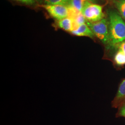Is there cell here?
Listing matches in <instances>:
<instances>
[{
	"instance_id": "6",
	"label": "cell",
	"mask_w": 125,
	"mask_h": 125,
	"mask_svg": "<svg viewBox=\"0 0 125 125\" xmlns=\"http://www.w3.org/2000/svg\"><path fill=\"white\" fill-rule=\"evenodd\" d=\"M58 26L65 31L71 32L75 29L74 20L70 17L62 19L58 21Z\"/></svg>"
},
{
	"instance_id": "14",
	"label": "cell",
	"mask_w": 125,
	"mask_h": 125,
	"mask_svg": "<svg viewBox=\"0 0 125 125\" xmlns=\"http://www.w3.org/2000/svg\"><path fill=\"white\" fill-rule=\"evenodd\" d=\"M116 46L118 47V50H121L125 55V40Z\"/></svg>"
},
{
	"instance_id": "1",
	"label": "cell",
	"mask_w": 125,
	"mask_h": 125,
	"mask_svg": "<svg viewBox=\"0 0 125 125\" xmlns=\"http://www.w3.org/2000/svg\"><path fill=\"white\" fill-rule=\"evenodd\" d=\"M109 40L108 45L115 46L125 40V22L119 13L115 11L108 13Z\"/></svg>"
},
{
	"instance_id": "8",
	"label": "cell",
	"mask_w": 125,
	"mask_h": 125,
	"mask_svg": "<svg viewBox=\"0 0 125 125\" xmlns=\"http://www.w3.org/2000/svg\"><path fill=\"white\" fill-rule=\"evenodd\" d=\"M115 5L121 17L125 20V0H115Z\"/></svg>"
},
{
	"instance_id": "9",
	"label": "cell",
	"mask_w": 125,
	"mask_h": 125,
	"mask_svg": "<svg viewBox=\"0 0 125 125\" xmlns=\"http://www.w3.org/2000/svg\"><path fill=\"white\" fill-rule=\"evenodd\" d=\"M70 2L71 0H42V4L61 5L69 6L70 4Z\"/></svg>"
},
{
	"instance_id": "4",
	"label": "cell",
	"mask_w": 125,
	"mask_h": 125,
	"mask_svg": "<svg viewBox=\"0 0 125 125\" xmlns=\"http://www.w3.org/2000/svg\"><path fill=\"white\" fill-rule=\"evenodd\" d=\"M41 7L43 8L52 18L58 21L70 17L71 15L69 5L42 4Z\"/></svg>"
},
{
	"instance_id": "11",
	"label": "cell",
	"mask_w": 125,
	"mask_h": 125,
	"mask_svg": "<svg viewBox=\"0 0 125 125\" xmlns=\"http://www.w3.org/2000/svg\"><path fill=\"white\" fill-rule=\"evenodd\" d=\"M75 29L80 26L81 25L86 23L87 22V20H86L84 16L82 13H78L76 16L73 18Z\"/></svg>"
},
{
	"instance_id": "17",
	"label": "cell",
	"mask_w": 125,
	"mask_h": 125,
	"mask_svg": "<svg viewBox=\"0 0 125 125\" xmlns=\"http://www.w3.org/2000/svg\"></svg>"
},
{
	"instance_id": "5",
	"label": "cell",
	"mask_w": 125,
	"mask_h": 125,
	"mask_svg": "<svg viewBox=\"0 0 125 125\" xmlns=\"http://www.w3.org/2000/svg\"><path fill=\"white\" fill-rule=\"evenodd\" d=\"M70 33L75 36H84L91 38H93L94 36V33L86 23L81 25Z\"/></svg>"
},
{
	"instance_id": "16",
	"label": "cell",
	"mask_w": 125,
	"mask_h": 125,
	"mask_svg": "<svg viewBox=\"0 0 125 125\" xmlns=\"http://www.w3.org/2000/svg\"><path fill=\"white\" fill-rule=\"evenodd\" d=\"M36 3H40L42 4V0H34Z\"/></svg>"
},
{
	"instance_id": "10",
	"label": "cell",
	"mask_w": 125,
	"mask_h": 125,
	"mask_svg": "<svg viewBox=\"0 0 125 125\" xmlns=\"http://www.w3.org/2000/svg\"><path fill=\"white\" fill-rule=\"evenodd\" d=\"M114 60L116 64L119 65L125 64V55L121 50H118L115 56Z\"/></svg>"
},
{
	"instance_id": "13",
	"label": "cell",
	"mask_w": 125,
	"mask_h": 125,
	"mask_svg": "<svg viewBox=\"0 0 125 125\" xmlns=\"http://www.w3.org/2000/svg\"><path fill=\"white\" fill-rule=\"evenodd\" d=\"M14 0L17 1L18 2L23 3L24 4L30 5V6L33 5L36 3L34 0Z\"/></svg>"
},
{
	"instance_id": "15",
	"label": "cell",
	"mask_w": 125,
	"mask_h": 125,
	"mask_svg": "<svg viewBox=\"0 0 125 125\" xmlns=\"http://www.w3.org/2000/svg\"><path fill=\"white\" fill-rule=\"evenodd\" d=\"M119 115L125 117V104L121 107L119 111Z\"/></svg>"
},
{
	"instance_id": "12",
	"label": "cell",
	"mask_w": 125,
	"mask_h": 125,
	"mask_svg": "<svg viewBox=\"0 0 125 125\" xmlns=\"http://www.w3.org/2000/svg\"><path fill=\"white\" fill-rule=\"evenodd\" d=\"M116 98L118 100L125 98V79L120 85L116 94Z\"/></svg>"
},
{
	"instance_id": "2",
	"label": "cell",
	"mask_w": 125,
	"mask_h": 125,
	"mask_svg": "<svg viewBox=\"0 0 125 125\" xmlns=\"http://www.w3.org/2000/svg\"><path fill=\"white\" fill-rule=\"evenodd\" d=\"M86 23L91 29L94 36L103 44L108 45L109 40L108 20L104 18L98 21L94 22L87 21Z\"/></svg>"
},
{
	"instance_id": "3",
	"label": "cell",
	"mask_w": 125,
	"mask_h": 125,
	"mask_svg": "<svg viewBox=\"0 0 125 125\" xmlns=\"http://www.w3.org/2000/svg\"><path fill=\"white\" fill-rule=\"evenodd\" d=\"M82 13L87 21L94 22L104 18L103 7L100 5L89 1L85 4Z\"/></svg>"
},
{
	"instance_id": "7",
	"label": "cell",
	"mask_w": 125,
	"mask_h": 125,
	"mask_svg": "<svg viewBox=\"0 0 125 125\" xmlns=\"http://www.w3.org/2000/svg\"><path fill=\"white\" fill-rule=\"evenodd\" d=\"M94 0H71L70 6L78 13H82L85 4L89 1L92 2Z\"/></svg>"
}]
</instances>
